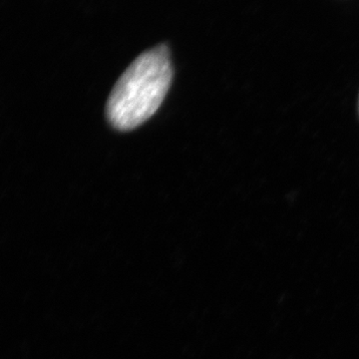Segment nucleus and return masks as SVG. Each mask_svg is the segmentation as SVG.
I'll return each instance as SVG.
<instances>
[{
	"label": "nucleus",
	"instance_id": "2",
	"mask_svg": "<svg viewBox=\"0 0 359 359\" xmlns=\"http://www.w3.org/2000/svg\"><path fill=\"white\" fill-rule=\"evenodd\" d=\"M358 113H359V98H358Z\"/></svg>",
	"mask_w": 359,
	"mask_h": 359
},
{
	"label": "nucleus",
	"instance_id": "1",
	"mask_svg": "<svg viewBox=\"0 0 359 359\" xmlns=\"http://www.w3.org/2000/svg\"><path fill=\"white\" fill-rule=\"evenodd\" d=\"M173 78L169 49L159 45L141 54L123 73L111 92L107 117L113 127L128 131L155 114Z\"/></svg>",
	"mask_w": 359,
	"mask_h": 359
}]
</instances>
